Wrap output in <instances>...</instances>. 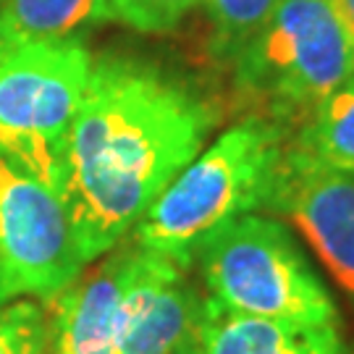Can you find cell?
<instances>
[{"mask_svg": "<svg viewBox=\"0 0 354 354\" xmlns=\"http://www.w3.org/2000/svg\"><path fill=\"white\" fill-rule=\"evenodd\" d=\"M289 142L286 127L244 115L181 168L131 228V241L192 268L207 234L268 210Z\"/></svg>", "mask_w": 354, "mask_h": 354, "instance_id": "obj_2", "label": "cell"}, {"mask_svg": "<svg viewBox=\"0 0 354 354\" xmlns=\"http://www.w3.org/2000/svg\"><path fill=\"white\" fill-rule=\"evenodd\" d=\"M187 270L174 257L140 247L121 304L118 354H174L192 342L205 294L192 286Z\"/></svg>", "mask_w": 354, "mask_h": 354, "instance_id": "obj_8", "label": "cell"}, {"mask_svg": "<svg viewBox=\"0 0 354 354\" xmlns=\"http://www.w3.org/2000/svg\"><path fill=\"white\" fill-rule=\"evenodd\" d=\"M218 108L140 61L92 64L61 168L84 266L127 239L160 192L207 145Z\"/></svg>", "mask_w": 354, "mask_h": 354, "instance_id": "obj_1", "label": "cell"}, {"mask_svg": "<svg viewBox=\"0 0 354 354\" xmlns=\"http://www.w3.org/2000/svg\"><path fill=\"white\" fill-rule=\"evenodd\" d=\"M0 354H53L48 310L35 299L0 304Z\"/></svg>", "mask_w": 354, "mask_h": 354, "instance_id": "obj_14", "label": "cell"}, {"mask_svg": "<svg viewBox=\"0 0 354 354\" xmlns=\"http://www.w3.org/2000/svg\"><path fill=\"white\" fill-rule=\"evenodd\" d=\"M330 6H333V11L339 13L344 29H346V35H349L354 45V0H330Z\"/></svg>", "mask_w": 354, "mask_h": 354, "instance_id": "obj_16", "label": "cell"}, {"mask_svg": "<svg viewBox=\"0 0 354 354\" xmlns=\"http://www.w3.org/2000/svg\"><path fill=\"white\" fill-rule=\"evenodd\" d=\"M279 0H200L213 29V55L234 64L250 39L263 29Z\"/></svg>", "mask_w": 354, "mask_h": 354, "instance_id": "obj_13", "label": "cell"}, {"mask_svg": "<svg viewBox=\"0 0 354 354\" xmlns=\"http://www.w3.org/2000/svg\"><path fill=\"white\" fill-rule=\"evenodd\" d=\"M192 342L203 354H354L342 323L244 315L207 294Z\"/></svg>", "mask_w": 354, "mask_h": 354, "instance_id": "obj_10", "label": "cell"}, {"mask_svg": "<svg viewBox=\"0 0 354 354\" xmlns=\"http://www.w3.org/2000/svg\"><path fill=\"white\" fill-rule=\"evenodd\" d=\"M92 64L79 37L0 45V155L55 192Z\"/></svg>", "mask_w": 354, "mask_h": 354, "instance_id": "obj_5", "label": "cell"}, {"mask_svg": "<svg viewBox=\"0 0 354 354\" xmlns=\"http://www.w3.org/2000/svg\"><path fill=\"white\" fill-rule=\"evenodd\" d=\"M108 16V0H3L0 45L74 37Z\"/></svg>", "mask_w": 354, "mask_h": 354, "instance_id": "obj_11", "label": "cell"}, {"mask_svg": "<svg viewBox=\"0 0 354 354\" xmlns=\"http://www.w3.org/2000/svg\"><path fill=\"white\" fill-rule=\"evenodd\" d=\"M197 6L200 0H108V16L142 35H163Z\"/></svg>", "mask_w": 354, "mask_h": 354, "instance_id": "obj_15", "label": "cell"}, {"mask_svg": "<svg viewBox=\"0 0 354 354\" xmlns=\"http://www.w3.org/2000/svg\"><path fill=\"white\" fill-rule=\"evenodd\" d=\"M291 142L320 163L354 176V76L317 105Z\"/></svg>", "mask_w": 354, "mask_h": 354, "instance_id": "obj_12", "label": "cell"}, {"mask_svg": "<svg viewBox=\"0 0 354 354\" xmlns=\"http://www.w3.org/2000/svg\"><path fill=\"white\" fill-rule=\"evenodd\" d=\"M84 270L64 197L0 155V304L53 302Z\"/></svg>", "mask_w": 354, "mask_h": 354, "instance_id": "obj_6", "label": "cell"}, {"mask_svg": "<svg viewBox=\"0 0 354 354\" xmlns=\"http://www.w3.org/2000/svg\"><path fill=\"white\" fill-rule=\"evenodd\" d=\"M174 354H203V352L197 349V344H194V342H187L184 346H181V349H176Z\"/></svg>", "mask_w": 354, "mask_h": 354, "instance_id": "obj_17", "label": "cell"}, {"mask_svg": "<svg viewBox=\"0 0 354 354\" xmlns=\"http://www.w3.org/2000/svg\"><path fill=\"white\" fill-rule=\"evenodd\" d=\"M268 210L289 218L354 307V176L289 142Z\"/></svg>", "mask_w": 354, "mask_h": 354, "instance_id": "obj_7", "label": "cell"}, {"mask_svg": "<svg viewBox=\"0 0 354 354\" xmlns=\"http://www.w3.org/2000/svg\"><path fill=\"white\" fill-rule=\"evenodd\" d=\"M231 66L250 115L291 131L354 76V45L330 0H279Z\"/></svg>", "mask_w": 354, "mask_h": 354, "instance_id": "obj_3", "label": "cell"}, {"mask_svg": "<svg viewBox=\"0 0 354 354\" xmlns=\"http://www.w3.org/2000/svg\"><path fill=\"white\" fill-rule=\"evenodd\" d=\"M207 297L236 313L339 323V310L294 234L279 218L247 213L207 234L194 252Z\"/></svg>", "mask_w": 354, "mask_h": 354, "instance_id": "obj_4", "label": "cell"}, {"mask_svg": "<svg viewBox=\"0 0 354 354\" xmlns=\"http://www.w3.org/2000/svg\"><path fill=\"white\" fill-rule=\"evenodd\" d=\"M140 247L131 239L115 244L108 257L64 289L50 304L53 354H118L121 304L137 266Z\"/></svg>", "mask_w": 354, "mask_h": 354, "instance_id": "obj_9", "label": "cell"}]
</instances>
